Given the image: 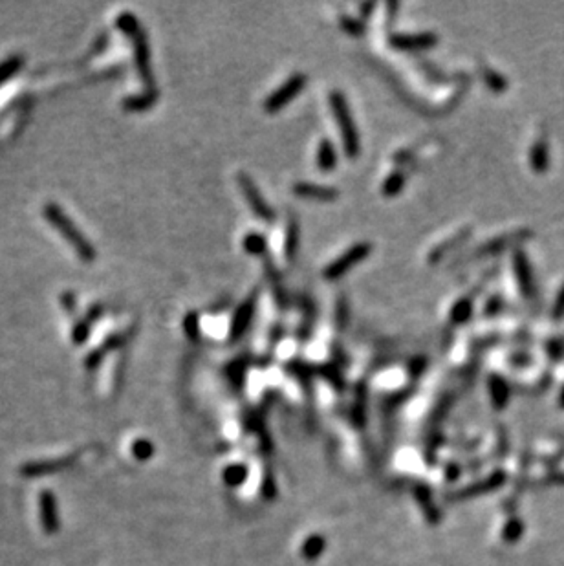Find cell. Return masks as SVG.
<instances>
[{
    "label": "cell",
    "mask_w": 564,
    "mask_h": 566,
    "mask_svg": "<svg viewBox=\"0 0 564 566\" xmlns=\"http://www.w3.org/2000/svg\"><path fill=\"white\" fill-rule=\"evenodd\" d=\"M42 215H44V219L48 220V224H51L57 231H59L61 237L66 238V242L74 247V252L77 253L83 261L92 262L94 259H96L97 255L96 247L88 242V238L81 233V229H77V226L74 224V220L70 219L57 204L48 202L46 206H44V209H42Z\"/></svg>",
    "instance_id": "cell-1"
},
{
    "label": "cell",
    "mask_w": 564,
    "mask_h": 566,
    "mask_svg": "<svg viewBox=\"0 0 564 566\" xmlns=\"http://www.w3.org/2000/svg\"><path fill=\"white\" fill-rule=\"evenodd\" d=\"M118 26L121 32H125L130 37V41L134 42V54H136V66L149 87V92H154V75H152L151 68V50H149L147 37L145 32L142 30L139 23L132 17V13H121L118 18Z\"/></svg>",
    "instance_id": "cell-2"
},
{
    "label": "cell",
    "mask_w": 564,
    "mask_h": 566,
    "mask_svg": "<svg viewBox=\"0 0 564 566\" xmlns=\"http://www.w3.org/2000/svg\"><path fill=\"white\" fill-rule=\"evenodd\" d=\"M330 106L332 112H334L335 123H337V128H339L341 140H343L344 152H346L349 158H356L361 152V140H359L358 127L353 123L352 112H350V106L346 103V97L341 92H332Z\"/></svg>",
    "instance_id": "cell-3"
},
{
    "label": "cell",
    "mask_w": 564,
    "mask_h": 566,
    "mask_svg": "<svg viewBox=\"0 0 564 566\" xmlns=\"http://www.w3.org/2000/svg\"><path fill=\"white\" fill-rule=\"evenodd\" d=\"M306 81L308 78L304 73H294L288 81L282 82L271 96H268L266 99H264V110L270 112V114H273V112H279V110L284 109L286 105H289V103L304 90Z\"/></svg>",
    "instance_id": "cell-4"
},
{
    "label": "cell",
    "mask_w": 564,
    "mask_h": 566,
    "mask_svg": "<svg viewBox=\"0 0 564 566\" xmlns=\"http://www.w3.org/2000/svg\"><path fill=\"white\" fill-rule=\"evenodd\" d=\"M372 252V246L368 242H359L353 244L350 247L349 252H344L343 255H339L335 259L332 264H328V268L325 270V279L326 281H337L341 275L349 273L352 270L353 266H358L359 262L365 261Z\"/></svg>",
    "instance_id": "cell-5"
},
{
    "label": "cell",
    "mask_w": 564,
    "mask_h": 566,
    "mask_svg": "<svg viewBox=\"0 0 564 566\" xmlns=\"http://www.w3.org/2000/svg\"><path fill=\"white\" fill-rule=\"evenodd\" d=\"M237 180H239L240 189H242L244 197H246V200H248V204H249V207H251L253 213H255V215H257L261 220H264V222H273V220H275V213H273V209L270 207V204H268V202L264 200V197L261 195V191H258V187H257V183L253 182V180L249 178L246 173H239Z\"/></svg>",
    "instance_id": "cell-6"
},
{
    "label": "cell",
    "mask_w": 564,
    "mask_h": 566,
    "mask_svg": "<svg viewBox=\"0 0 564 566\" xmlns=\"http://www.w3.org/2000/svg\"><path fill=\"white\" fill-rule=\"evenodd\" d=\"M513 271L517 277V284L520 288V292L526 299H533L535 297V279H533V270L532 264L527 261L526 253L522 250H517L513 255Z\"/></svg>",
    "instance_id": "cell-7"
},
{
    "label": "cell",
    "mask_w": 564,
    "mask_h": 566,
    "mask_svg": "<svg viewBox=\"0 0 564 566\" xmlns=\"http://www.w3.org/2000/svg\"><path fill=\"white\" fill-rule=\"evenodd\" d=\"M438 42V35L431 32L423 33H401V35H392L390 37V44L398 48V50H427L432 48Z\"/></svg>",
    "instance_id": "cell-8"
},
{
    "label": "cell",
    "mask_w": 564,
    "mask_h": 566,
    "mask_svg": "<svg viewBox=\"0 0 564 566\" xmlns=\"http://www.w3.org/2000/svg\"><path fill=\"white\" fill-rule=\"evenodd\" d=\"M294 192L297 197L308 198V200L317 202H332L339 197V191L335 187L321 185V183H310V182H299L294 185Z\"/></svg>",
    "instance_id": "cell-9"
},
{
    "label": "cell",
    "mask_w": 564,
    "mask_h": 566,
    "mask_svg": "<svg viewBox=\"0 0 564 566\" xmlns=\"http://www.w3.org/2000/svg\"><path fill=\"white\" fill-rule=\"evenodd\" d=\"M529 235H532L529 229H520V231H513V233H509V235H502V237H499V238H495V240H491V242L484 244V246L480 247L478 255L486 257V255H495V253L504 252L506 247L522 242V240H526Z\"/></svg>",
    "instance_id": "cell-10"
},
{
    "label": "cell",
    "mask_w": 564,
    "mask_h": 566,
    "mask_svg": "<svg viewBox=\"0 0 564 566\" xmlns=\"http://www.w3.org/2000/svg\"><path fill=\"white\" fill-rule=\"evenodd\" d=\"M253 312H255V297L248 299V301L240 304V308L234 312L233 321H231V328H230V336L231 339H239L246 330H248L249 323L253 319Z\"/></svg>",
    "instance_id": "cell-11"
},
{
    "label": "cell",
    "mask_w": 564,
    "mask_h": 566,
    "mask_svg": "<svg viewBox=\"0 0 564 566\" xmlns=\"http://www.w3.org/2000/svg\"><path fill=\"white\" fill-rule=\"evenodd\" d=\"M527 160H529V165L532 169L537 171V173H544L550 167V145L546 140H537L535 143L529 149V154H527Z\"/></svg>",
    "instance_id": "cell-12"
},
{
    "label": "cell",
    "mask_w": 564,
    "mask_h": 566,
    "mask_svg": "<svg viewBox=\"0 0 564 566\" xmlns=\"http://www.w3.org/2000/svg\"><path fill=\"white\" fill-rule=\"evenodd\" d=\"M317 165L325 173L335 169V165H337V152H335V147L330 140H322L319 143V149H317Z\"/></svg>",
    "instance_id": "cell-13"
},
{
    "label": "cell",
    "mask_w": 564,
    "mask_h": 566,
    "mask_svg": "<svg viewBox=\"0 0 564 566\" xmlns=\"http://www.w3.org/2000/svg\"><path fill=\"white\" fill-rule=\"evenodd\" d=\"M242 246L249 255H262L268 250V240L261 233H248L244 237Z\"/></svg>",
    "instance_id": "cell-14"
},
{
    "label": "cell",
    "mask_w": 564,
    "mask_h": 566,
    "mask_svg": "<svg viewBox=\"0 0 564 566\" xmlns=\"http://www.w3.org/2000/svg\"><path fill=\"white\" fill-rule=\"evenodd\" d=\"M154 99H156V92H147L145 96H134L129 97L125 101V109L127 110H145L149 109L151 105H154Z\"/></svg>",
    "instance_id": "cell-15"
},
{
    "label": "cell",
    "mask_w": 564,
    "mask_h": 566,
    "mask_svg": "<svg viewBox=\"0 0 564 566\" xmlns=\"http://www.w3.org/2000/svg\"><path fill=\"white\" fill-rule=\"evenodd\" d=\"M23 57H11V59L0 63V85L13 78L15 73L23 68Z\"/></svg>",
    "instance_id": "cell-16"
},
{
    "label": "cell",
    "mask_w": 564,
    "mask_h": 566,
    "mask_svg": "<svg viewBox=\"0 0 564 566\" xmlns=\"http://www.w3.org/2000/svg\"><path fill=\"white\" fill-rule=\"evenodd\" d=\"M405 183V176L401 173H392L389 176V178L383 182V187H381V191H383V195L385 197H394V195H398L399 191H401V187H403Z\"/></svg>",
    "instance_id": "cell-17"
},
{
    "label": "cell",
    "mask_w": 564,
    "mask_h": 566,
    "mask_svg": "<svg viewBox=\"0 0 564 566\" xmlns=\"http://www.w3.org/2000/svg\"><path fill=\"white\" fill-rule=\"evenodd\" d=\"M471 312H472L471 302H469L468 299H462V301H458L456 304L453 306V312H451V319H453L456 324L465 323V321H468L469 317H471Z\"/></svg>",
    "instance_id": "cell-18"
},
{
    "label": "cell",
    "mask_w": 564,
    "mask_h": 566,
    "mask_svg": "<svg viewBox=\"0 0 564 566\" xmlns=\"http://www.w3.org/2000/svg\"><path fill=\"white\" fill-rule=\"evenodd\" d=\"M286 255L292 259V257L295 255V252H297L299 247V226L295 220H292L288 226V237H286Z\"/></svg>",
    "instance_id": "cell-19"
},
{
    "label": "cell",
    "mask_w": 564,
    "mask_h": 566,
    "mask_svg": "<svg viewBox=\"0 0 564 566\" xmlns=\"http://www.w3.org/2000/svg\"><path fill=\"white\" fill-rule=\"evenodd\" d=\"M484 79H486L487 85L496 92H504L506 88H508V79H506L504 75L496 73L495 70L491 68L486 70V72H484Z\"/></svg>",
    "instance_id": "cell-20"
},
{
    "label": "cell",
    "mask_w": 564,
    "mask_h": 566,
    "mask_svg": "<svg viewBox=\"0 0 564 566\" xmlns=\"http://www.w3.org/2000/svg\"><path fill=\"white\" fill-rule=\"evenodd\" d=\"M551 317L555 321H559L564 317V284L559 288V292L555 295L553 304H551Z\"/></svg>",
    "instance_id": "cell-21"
},
{
    "label": "cell",
    "mask_w": 564,
    "mask_h": 566,
    "mask_svg": "<svg viewBox=\"0 0 564 566\" xmlns=\"http://www.w3.org/2000/svg\"><path fill=\"white\" fill-rule=\"evenodd\" d=\"M546 350H548V354L553 357L564 356V339H551V341L546 345Z\"/></svg>",
    "instance_id": "cell-22"
},
{
    "label": "cell",
    "mask_w": 564,
    "mask_h": 566,
    "mask_svg": "<svg viewBox=\"0 0 564 566\" xmlns=\"http://www.w3.org/2000/svg\"><path fill=\"white\" fill-rule=\"evenodd\" d=\"M88 330H90V328H88L87 321H81L79 324H75L74 333H72V336H74V341L75 343H84V341H87Z\"/></svg>",
    "instance_id": "cell-23"
},
{
    "label": "cell",
    "mask_w": 564,
    "mask_h": 566,
    "mask_svg": "<svg viewBox=\"0 0 564 566\" xmlns=\"http://www.w3.org/2000/svg\"><path fill=\"white\" fill-rule=\"evenodd\" d=\"M343 26L346 27V32L353 33V35H361L363 33V23H359L358 18H344Z\"/></svg>",
    "instance_id": "cell-24"
},
{
    "label": "cell",
    "mask_w": 564,
    "mask_h": 566,
    "mask_svg": "<svg viewBox=\"0 0 564 566\" xmlns=\"http://www.w3.org/2000/svg\"><path fill=\"white\" fill-rule=\"evenodd\" d=\"M185 330H187L189 338H198V315L191 314L185 319Z\"/></svg>",
    "instance_id": "cell-25"
}]
</instances>
